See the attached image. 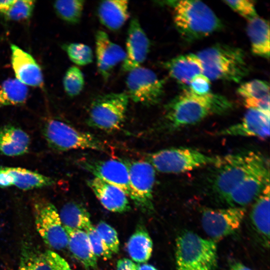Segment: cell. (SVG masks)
<instances>
[{
    "instance_id": "1",
    "label": "cell",
    "mask_w": 270,
    "mask_h": 270,
    "mask_svg": "<svg viewBox=\"0 0 270 270\" xmlns=\"http://www.w3.org/2000/svg\"><path fill=\"white\" fill-rule=\"evenodd\" d=\"M232 108L226 97L216 94H196L186 88L166 106L164 123L167 128L174 130L196 124L208 116L222 114Z\"/></svg>"
},
{
    "instance_id": "2",
    "label": "cell",
    "mask_w": 270,
    "mask_h": 270,
    "mask_svg": "<svg viewBox=\"0 0 270 270\" xmlns=\"http://www.w3.org/2000/svg\"><path fill=\"white\" fill-rule=\"evenodd\" d=\"M196 54L201 62L202 74L210 80L238 82L249 72L244 52L238 48L216 44Z\"/></svg>"
},
{
    "instance_id": "3",
    "label": "cell",
    "mask_w": 270,
    "mask_h": 270,
    "mask_svg": "<svg viewBox=\"0 0 270 270\" xmlns=\"http://www.w3.org/2000/svg\"><path fill=\"white\" fill-rule=\"evenodd\" d=\"M174 25L186 40L191 42L208 36L222 28L212 9L200 0L172 2Z\"/></svg>"
},
{
    "instance_id": "4",
    "label": "cell",
    "mask_w": 270,
    "mask_h": 270,
    "mask_svg": "<svg viewBox=\"0 0 270 270\" xmlns=\"http://www.w3.org/2000/svg\"><path fill=\"white\" fill-rule=\"evenodd\" d=\"M265 160L262 156L254 152L220 156L215 164L218 170L212 184L214 192L225 200L244 179Z\"/></svg>"
},
{
    "instance_id": "5",
    "label": "cell",
    "mask_w": 270,
    "mask_h": 270,
    "mask_svg": "<svg viewBox=\"0 0 270 270\" xmlns=\"http://www.w3.org/2000/svg\"><path fill=\"white\" fill-rule=\"evenodd\" d=\"M217 248L214 241L202 238L186 230L176 240L177 270H214L217 265Z\"/></svg>"
},
{
    "instance_id": "6",
    "label": "cell",
    "mask_w": 270,
    "mask_h": 270,
    "mask_svg": "<svg viewBox=\"0 0 270 270\" xmlns=\"http://www.w3.org/2000/svg\"><path fill=\"white\" fill-rule=\"evenodd\" d=\"M42 132L48 146L56 151L88 149L106 152L108 150L106 143L97 136L58 120H47Z\"/></svg>"
},
{
    "instance_id": "7",
    "label": "cell",
    "mask_w": 270,
    "mask_h": 270,
    "mask_svg": "<svg viewBox=\"0 0 270 270\" xmlns=\"http://www.w3.org/2000/svg\"><path fill=\"white\" fill-rule=\"evenodd\" d=\"M220 156H210L196 150L187 148L162 149L148 154L146 160L155 170L163 173L178 174L213 164Z\"/></svg>"
},
{
    "instance_id": "8",
    "label": "cell",
    "mask_w": 270,
    "mask_h": 270,
    "mask_svg": "<svg viewBox=\"0 0 270 270\" xmlns=\"http://www.w3.org/2000/svg\"><path fill=\"white\" fill-rule=\"evenodd\" d=\"M129 99L126 92L99 96L91 104L87 124L106 132L118 130L124 122Z\"/></svg>"
},
{
    "instance_id": "9",
    "label": "cell",
    "mask_w": 270,
    "mask_h": 270,
    "mask_svg": "<svg viewBox=\"0 0 270 270\" xmlns=\"http://www.w3.org/2000/svg\"><path fill=\"white\" fill-rule=\"evenodd\" d=\"M33 208L38 232L51 248L61 250L68 246V236L55 206L44 198L34 200Z\"/></svg>"
},
{
    "instance_id": "10",
    "label": "cell",
    "mask_w": 270,
    "mask_h": 270,
    "mask_svg": "<svg viewBox=\"0 0 270 270\" xmlns=\"http://www.w3.org/2000/svg\"><path fill=\"white\" fill-rule=\"evenodd\" d=\"M126 86L129 98L147 106L160 102L164 92L163 80L151 70L141 66L128 72Z\"/></svg>"
},
{
    "instance_id": "11",
    "label": "cell",
    "mask_w": 270,
    "mask_h": 270,
    "mask_svg": "<svg viewBox=\"0 0 270 270\" xmlns=\"http://www.w3.org/2000/svg\"><path fill=\"white\" fill-rule=\"evenodd\" d=\"M126 165L131 189L130 198L142 210L154 209L152 192L156 178L153 166L146 160H122Z\"/></svg>"
},
{
    "instance_id": "12",
    "label": "cell",
    "mask_w": 270,
    "mask_h": 270,
    "mask_svg": "<svg viewBox=\"0 0 270 270\" xmlns=\"http://www.w3.org/2000/svg\"><path fill=\"white\" fill-rule=\"evenodd\" d=\"M242 207L204 210L202 224L205 232L214 241L230 235L238 230L245 216Z\"/></svg>"
},
{
    "instance_id": "13",
    "label": "cell",
    "mask_w": 270,
    "mask_h": 270,
    "mask_svg": "<svg viewBox=\"0 0 270 270\" xmlns=\"http://www.w3.org/2000/svg\"><path fill=\"white\" fill-rule=\"evenodd\" d=\"M78 164L82 169L91 173L94 177L118 188L128 197L130 198L128 172L122 160L82 158L78 160Z\"/></svg>"
},
{
    "instance_id": "14",
    "label": "cell",
    "mask_w": 270,
    "mask_h": 270,
    "mask_svg": "<svg viewBox=\"0 0 270 270\" xmlns=\"http://www.w3.org/2000/svg\"><path fill=\"white\" fill-rule=\"evenodd\" d=\"M268 184L270 170L266 160L244 179L225 201L232 207L246 206L257 198Z\"/></svg>"
},
{
    "instance_id": "15",
    "label": "cell",
    "mask_w": 270,
    "mask_h": 270,
    "mask_svg": "<svg viewBox=\"0 0 270 270\" xmlns=\"http://www.w3.org/2000/svg\"><path fill=\"white\" fill-rule=\"evenodd\" d=\"M150 42L139 20L132 18L130 23L126 40V57L122 70L129 71L140 66L146 60L150 48Z\"/></svg>"
},
{
    "instance_id": "16",
    "label": "cell",
    "mask_w": 270,
    "mask_h": 270,
    "mask_svg": "<svg viewBox=\"0 0 270 270\" xmlns=\"http://www.w3.org/2000/svg\"><path fill=\"white\" fill-rule=\"evenodd\" d=\"M218 134L254 136L266 140L270 136V114L250 108L240 122L221 130Z\"/></svg>"
},
{
    "instance_id": "17",
    "label": "cell",
    "mask_w": 270,
    "mask_h": 270,
    "mask_svg": "<svg viewBox=\"0 0 270 270\" xmlns=\"http://www.w3.org/2000/svg\"><path fill=\"white\" fill-rule=\"evenodd\" d=\"M96 56L98 71L104 80L111 75L114 68L123 62L126 57L124 50L113 42L108 34L98 30L95 35Z\"/></svg>"
},
{
    "instance_id": "18",
    "label": "cell",
    "mask_w": 270,
    "mask_h": 270,
    "mask_svg": "<svg viewBox=\"0 0 270 270\" xmlns=\"http://www.w3.org/2000/svg\"><path fill=\"white\" fill-rule=\"evenodd\" d=\"M11 63L16 79L26 86L42 88L41 68L34 58L18 46L10 44Z\"/></svg>"
},
{
    "instance_id": "19",
    "label": "cell",
    "mask_w": 270,
    "mask_h": 270,
    "mask_svg": "<svg viewBox=\"0 0 270 270\" xmlns=\"http://www.w3.org/2000/svg\"><path fill=\"white\" fill-rule=\"evenodd\" d=\"M87 184L106 209L114 212L130 210L128 196L118 188L96 177L88 180Z\"/></svg>"
},
{
    "instance_id": "20",
    "label": "cell",
    "mask_w": 270,
    "mask_h": 270,
    "mask_svg": "<svg viewBox=\"0 0 270 270\" xmlns=\"http://www.w3.org/2000/svg\"><path fill=\"white\" fill-rule=\"evenodd\" d=\"M164 66L172 78L188 87L196 76L203 72L200 60L194 54L176 56L166 62Z\"/></svg>"
},
{
    "instance_id": "21",
    "label": "cell",
    "mask_w": 270,
    "mask_h": 270,
    "mask_svg": "<svg viewBox=\"0 0 270 270\" xmlns=\"http://www.w3.org/2000/svg\"><path fill=\"white\" fill-rule=\"evenodd\" d=\"M237 93L245 106L270 114V86L268 82L254 80L242 84Z\"/></svg>"
},
{
    "instance_id": "22",
    "label": "cell",
    "mask_w": 270,
    "mask_h": 270,
    "mask_svg": "<svg viewBox=\"0 0 270 270\" xmlns=\"http://www.w3.org/2000/svg\"><path fill=\"white\" fill-rule=\"evenodd\" d=\"M28 134L20 128L8 124L0 128V153L8 156L26 154L30 146Z\"/></svg>"
},
{
    "instance_id": "23",
    "label": "cell",
    "mask_w": 270,
    "mask_h": 270,
    "mask_svg": "<svg viewBox=\"0 0 270 270\" xmlns=\"http://www.w3.org/2000/svg\"><path fill=\"white\" fill-rule=\"evenodd\" d=\"M100 23L108 29H120L130 17L128 2L126 0H108L101 2L98 8Z\"/></svg>"
},
{
    "instance_id": "24",
    "label": "cell",
    "mask_w": 270,
    "mask_h": 270,
    "mask_svg": "<svg viewBox=\"0 0 270 270\" xmlns=\"http://www.w3.org/2000/svg\"><path fill=\"white\" fill-rule=\"evenodd\" d=\"M68 236V246L74 258L86 268L97 266V257L94 254L86 233L83 230L64 227Z\"/></svg>"
},
{
    "instance_id": "25",
    "label": "cell",
    "mask_w": 270,
    "mask_h": 270,
    "mask_svg": "<svg viewBox=\"0 0 270 270\" xmlns=\"http://www.w3.org/2000/svg\"><path fill=\"white\" fill-rule=\"evenodd\" d=\"M250 218L256 232L268 248L270 244V184L255 200Z\"/></svg>"
},
{
    "instance_id": "26",
    "label": "cell",
    "mask_w": 270,
    "mask_h": 270,
    "mask_svg": "<svg viewBox=\"0 0 270 270\" xmlns=\"http://www.w3.org/2000/svg\"><path fill=\"white\" fill-rule=\"evenodd\" d=\"M246 32L252 53L268 58L270 49L268 22L257 16L248 20Z\"/></svg>"
},
{
    "instance_id": "27",
    "label": "cell",
    "mask_w": 270,
    "mask_h": 270,
    "mask_svg": "<svg viewBox=\"0 0 270 270\" xmlns=\"http://www.w3.org/2000/svg\"><path fill=\"white\" fill-rule=\"evenodd\" d=\"M12 178L13 186L24 190L49 186L55 182L52 178L20 167L0 166Z\"/></svg>"
},
{
    "instance_id": "28",
    "label": "cell",
    "mask_w": 270,
    "mask_h": 270,
    "mask_svg": "<svg viewBox=\"0 0 270 270\" xmlns=\"http://www.w3.org/2000/svg\"><path fill=\"white\" fill-rule=\"evenodd\" d=\"M126 249L132 259L136 262L144 263L150 258L152 242L145 228H139L129 238Z\"/></svg>"
},
{
    "instance_id": "29",
    "label": "cell",
    "mask_w": 270,
    "mask_h": 270,
    "mask_svg": "<svg viewBox=\"0 0 270 270\" xmlns=\"http://www.w3.org/2000/svg\"><path fill=\"white\" fill-rule=\"evenodd\" d=\"M58 213L64 227L84 230L92 223L87 210L82 205L76 202L66 204Z\"/></svg>"
},
{
    "instance_id": "30",
    "label": "cell",
    "mask_w": 270,
    "mask_h": 270,
    "mask_svg": "<svg viewBox=\"0 0 270 270\" xmlns=\"http://www.w3.org/2000/svg\"><path fill=\"white\" fill-rule=\"evenodd\" d=\"M28 96L27 86L16 78H8L0 84V108L22 105Z\"/></svg>"
},
{
    "instance_id": "31",
    "label": "cell",
    "mask_w": 270,
    "mask_h": 270,
    "mask_svg": "<svg viewBox=\"0 0 270 270\" xmlns=\"http://www.w3.org/2000/svg\"><path fill=\"white\" fill-rule=\"evenodd\" d=\"M84 6L82 0H56L53 4L56 14L70 24H78L80 20Z\"/></svg>"
},
{
    "instance_id": "32",
    "label": "cell",
    "mask_w": 270,
    "mask_h": 270,
    "mask_svg": "<svg viewBox=\"0 0 270 270\" xmlns=\"http://www.w3.org/2000/svg\"><path fill=\"white\" fill-rule=\"evenodd\" d=\"M70 60L79 66L91 64L93 61V52L88 45L78 42L69 43L62 46Z\"/></svg>"
},
{
    "instance_id": "33",
    "label": "cell",
    "mask_w": 270,
    "mask_h": 270,
    "mask_svg": "<svg viewBox=\"0 0 270 270\" xmlns=\"http://www.w3.org/2000/svg\"><path fill=\"white\" fill-rule=\"evenodd\" d=\"M66 94L70 97L78 96L84 86V78L82 70L76 66H72L66 71L62 80Z\"/></svg>"
},
{
    "instance_id": "34",
    "label": "cell",
    "mask_w": 270,
    "mask_h": 270,
    "mask_svg": "<svg viewBox=\"0 0 270 270\" xmlns=\"http://www.w3.org/2000/svg\"><path fill=\"white\" fill-rule=\"evenodd\" d=\"M18 270H52L44 255L33 250L22 254Z\"/></svg>"
},
{
    "instance_id": "35",
    "label": "cell",
    "mask_w": 270,
    "mask_h": 270,
    "mask_svg": "<svg viewBox=\"0 0 270 270\" xmlns=\"http://www.w3.org/2000/svg\"><path fill=\"white\" fill-rule=\"evenodd\" d=\"M34 0H14L8 10L4 14L7 20L18 21L28 19L34 6Z\"/></svg>"
},
{
    "instance_id": "36",
    "label": "cell",
    "mask_w": 270,
    "mask_h": 270,
    "mask_svg": "<svg viewBox=\"0 0 270 270\" xmlns=\"http://www.w3.org/2000/svg\"><path fill=\"white\" fill-rule=\"evenodd\" d=\"M91 244L93 252L96 257L108 260L112 257V252L102 240L96 227L90 224L84 230Z\"/></svg>"
},
{
    "instance_id": "37",
    "label": "cell",
    "mask_w": 270,
    "mask_h": 270,
    "mask_svg": "<svg viewBox=\"0 0 270 270\" xmlns=\"http://www.w3.org/2000/svg\"><path fill=\"white\" fill-rule=\"evenodd\" d=\"M96 228L110 251L112 253H118L120 249V241L115 229L102 221L98 224Z\"/></svg>"
},
{
    "instance_id": "38",
    "label": "cell",
    "mask_w": 270,
    "mask_h": 270,
    "mask_svg": "<svg viewBox=\"0 0 270 270\" xmlns=\"http://www.w3.org/2000/svg\"><path fill=\"white\" fill-rule=\"evenodd\" d=\"M224 2L234 10L248 20L257 16L254 4L252 0H225Z\"/></svg>"
},
{
    "instance_id": "39",
    "label": "cell",
    "mask_w": 270,
    "mask_h": 270,
    "mask_svg": "<svg viewBox=\"0 0 270 270\" xmlns=\"http://www.w3.org/2000/svg\"><path fill=\"white\" fill-rule=\"evenodd\" d=\"M198 95H204L210 92V80L203 74L196 76L190 82L188 88Z\"/></svg>"
},
{
    "instance_id": "40",
    "label": "cell",
    "mask_w": 270,
    "mask_h": 270,
    "mask_svg": "<svg viewBox=\"0 0 270 270\" xmlns=\"http://www.w3.org/2000/svg\"><path fill=\"white\" fill-rule=\"evenodd\" d=\"M44 255L52 270H72L68 262L57 253L48 250Z\"/></svg>"
},
{
    "instance_id": "41",
    "label": "cell",
    "mask_w": 270,
    "mask_h": 270,
    "mask_svg": "<svg viewBox=\"0 0 270 270\" xmlns=\"http://www.w3.org/2000/svg\"><path fill=\"white\" fill-rule=\"evenodd\" d=\"M116 270H138V264L130 259L122 258L117 262Z\"/></svg>"
},
{
    "instance_id": "42",
    "label": "cell",
    "mask_w": 270,
    "mask_h": 270,
    "mask_svg": "<svg viewBox=\"0 0 270 270\" xmlns=\"http://www.w3.org/2000/svg\"><path fill=\"white\" fill-rule=\"evenodd\" d=\"M14 0H0V12L4 14L14 3Z\"/></svg>"
},
{
    "instance_id": "43",
    "label": "cell",
    "mask_w": 270,
    "mask_h": 270,
    "mask_svg": "<svg viewBox=\"0 0 270 270\" xmlns=\"http://www.w3.org/2000/svg\"><path fill=\"white\" fill-rule=\"evenodd\" d=\"M230 270H251L242 264L236 262L232 264L230 266Z\"/></svg>"
},
{
    "instance_id": "44",
    "label": "cell",
    "mask_w": 270,
    "mask_h": 270,
    "mask_svg": "<svg viewBox=\"0 0 270 270\" xmlns=\"http://www.w3.org/2000/svg\"><path fill=\"white\" fill-rule=\"evenodd\" d=\"M138 270H158L154 266L148 264H143L142 265L138 264Z\"/></svg>"
}]
</instances>
